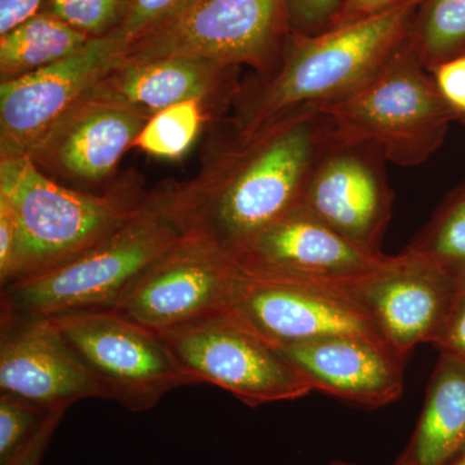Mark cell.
<instances>
[{
	"label": "cell",
	"instance_id": "2",
	"mask_svg": "<svg viewBox=\"0 0 465 465\" xmlns=\"http://www.w3.org/2000/svg\"><path fill=\"white\" fill-rule=\"evenodd\" d=\"M186 232L177 210L176 183H159L133 215L90 249L3 287L0 316L51 320L109 311Z\"/></svg>",
	"mask_w": 465,
	"mask_h": 465
},
{
	"label": "cell",
	"instance_id": "4",
	"mask_svg": "<svg viewBox=\"0 0 465 465\" xmlns=\"http://www.w3.org/2000/svg\"><path fill=\"white\" fill-rule=\"evenodd\" d=\"M148 193L137 173L94 194L67 188L27 155L0 158V203L9 208L18 231L11 283L90 249L133 215Z\"/></svg>",
	"mask_w": 465,
	"mask_h": 465
},
{
	"label": "cell",
	"instance_id": "3",
	"mask_svg": "<svg viewBox=\"0 0 465 465\" xmlns=\"http://www.w3.org/2000/svg\"><path fill=\"white\" fill-rule=\"evenodd\" d=\"M421 2L414 0L317 35L291 33L282 64L242 101L234 127L252 134L293 110L320 108L362 87L405 45Z\"/></svg>",
	"mask_w": 465,
	"mask_h": 465
},
{
	"label": "cell",
	"instance_id": "18",
	"mask_svg": "<svg viewBox=\"0 0 465 465\" xmlns=\"http://www.w3.org/2000/svg\"><path fill=\"white\" fill-rule=\"evenodd\" d=\"M237 67L188 57L121 61L84 97L149 116L191 100L219 108L232 94Z\"/></svg>",
	"mask_w": 465,
	"mask_h": 465
},
{
	"label": "cell",
	"instance_id": "7",
	"mask_svg": "<svg viewBox=\"0 0 465 465\" xmlns=\"http://www.w3.org/2000/svg\"><path fill=\"white\" fill-rule=\"evenodd\" d=\"M159 335L195 384L216 385L246 405L298 400L313 391L273 344L229 309Z\"/></svg>",
	"mask_w": 465,
	"mask_h": 465
},
{
	"label": "cell",
	"instance_id": "11",
	"mask_svg": "<svg viewBox=\"0 0 465 465\" xmlns=\"http://www.w3.org/2000/svg\"><path fill=\"white\" fill-rule=\"evenodd\" d=\"M459 289L457 277L406 252L339 287L365 312L387 347L405 361L416 345L434 341Z\"/></svg>",
	"mask_w": 465,
	"mask_h": 465
},
{
	"label": "cell",
	"instance_id": "12",
	"mask_svg": "<svg viewBox=\"0 0 465 465\" xmlns=\"http://www.w3.org/2000/svg\"><path fill=\"white\" fill-rule=\"evenodd\" d=\"M125 47L118 29L50 66L0 84V158L26 155L54 121L121 63Z\"/></svg>",
	"mask_w": 465,
	"mask_h": 465
},
{
	"label": "cell",
	"instance_id": "20",
	"mask_svg": "<svg viewBox=\"0 0 465 465\" xmlns=\"http://www.w3.org/2000/svg\"><path fill=\"white\" fill-rule=\"evenodd\" d=\"M91 39L64 21L39 12L0 35V81L5 84L50 66Z\"/></svg>",
	"mask_w": 465,
	"mask_h": 465
},
{
	"label": "cell",
	"instance_id": "34",
	"mask_svg": "<svg viewBox=\"0 0 465 465\" xmlns=\"http://www.w3.org/2000/svg\"><path fill=\"white\" fill-rule=\"evenodd\" d=\"M327 465H357V464L349 463V461L335 460V461H331V463H329Z\"/></svg>",
	"mask_w": 465,
	"mask_h": 465
},
{
	"label": "cell",
	"instance_id": "29",
	"mask_svg": "<svg viewBox=\"0 0 465 465\" xmlns=\"http://www.w3.org/2000/svg\"><path fill=\"white\" fill-rule=\"evenodd\" d=\"M432 344L440 351H448L465 362V282H460L445 323Z\"/></svg>",
	"mask_w": 465,
	"mask_h": 465
},
{
	"label": "cell",
	"instance_id": "30",
	"mask_svg": "<svg viewBox=\"0 0 465 465\" xmlns=\"http://www.w3.org/2000/svg\"><path fill=\"white\" fill-rule=\"evenodd\" d=\"M65 412L66 409H57L51 411L45 423L39 428L38 432L27 443L26 448L7 465H41L43 457H45V451L50 446L52 437L56 432Z\"/></svg>",
	"mask_w": 465,
	"mask_h": 465
},
{
	"label": "cell",
	"instance_id": "28",
	"mask_svg": "<svg viewBox=\"0 0 465 465\" xmlns=\"http://www.w3.org/2000/svg\"><path fill=\"white\" fill-rule=\"evenodd\" d=\"M185 2L186 0H131L124 24L119 27L127 39V45L173 14L174 9Z\"/></svg>",
	"mask_w": 465,
	"mask_h": 465
},
{
	"label": "cell",
	"instance_id": "25",
	"mask_svg": "<svg viewBox=\"0 0 465 465\" xmlns=\"http://www.w3.org/2000/svg\"><path fill=\"white\" fill-rule=\"evenodd\" d=\"M51 411L7 393H0V465L26 448Z\"/></svg>",
	"mask_w": 465,
	"mask_h": 465
},
{
	"label": "cell",
	"instance_id": "5",
	"mask_svg": "<svg viewBox=\"0 0 465 465\" xmlns=\"http://www.w3.org/2000/svg\"><path fill=\"white\" fill-rule=\"evenodd\" d=\"M318 109L331 142L367 146L403 167L427 161L457 118L407 39L362 87Z\"/></svg>",
	"mask_w": 465,
	"mask_h": 465
},
{
	"label": "cell",
	"instance_id": "27",
	"mask_svg": "<svg viewBox=\"0 0 465 465\" xmlns=\"http://www.w3.org/2000/svg\"><path fill=\"white\" fill-rule=\"evenodd\" d=\"M430 72L449 108L465 122V54L443 61Z\"/></svg>",
	"mask_w": 465,
	"mask_h": 465
},
{
	"label": "cell",
	"instance_id": "15",
	"mask_svg": "<svg viewBox=\"0 0 465 465\" xmlns=\"http://www.w3.org/2000/svg\"><path fill=\"white\" fill-rule=\"evenodd\" d=\"M0 393L45 411L105 400L87 366L51 320L0 316Z\"/></svg>",
	"mask_w": 465,
	"mask_h": 465
},
{
	"label": "cell",
	"instance_id": "19",
	"mask_svg": "<svg viewBox=\"0 0 465 465\" xmlns=\"http://www.w3.org/2000/svg\"><path fill=\"white\" fill-rule=\"evenodd\" d=\"M465 450V362L440 351L414 433L394 465H448Z\"/></svg>",
	"mask_w": 465,
	"mask_h": 465
},
{
	"label": "cell",
	"instance_id": "21",
	"mask_svg": "<svg viewBox=\"0 0 465 465\" xmlns=\"http://www.w3.org/2000/svg\"><path fill=\"white\" fill-rule=\"evenodd\" d=\"M407 45L428 70L465 47V0H423L410 27Z\"/></svg>",
	"mask_w": 465,
	"mask_h": 465
},
{
	"label": "cell",
	"instance_id": "13",
	"mask_svg": "<svg viewBox=\"0 0 465 465\" xmlns=\"http://www.w3.org/2000/svg\"><path fill=\"white\" fill-rule=\"evenodd\" d=\"M388 258L345 240L302 204L266 226L234 259L242 273L253 277L339 289Z\"/></svg>",
	"mask_w": 465,
	"mask_h": 465
},
{
	"label": "cell",
	"instance_id": "35",
	"mask_svg": "<svg viewBox=\"0 0 465 465\" xmlns=\"http://www.w3.org/2000/svg\"><path fill=\"white\" fill-rule=\"evenodd\" d=\"M460 282H465V278H463V280H460Z\"/></svg>",
	"mask_w": 465,
	"mask_h": 465
},
{
	"label": "cell",
	"instance_id": "10",
	"mask_svg": "<svg viewBox=\"0 0 465 465\" xmlns=\"http://www.w3.org/2000/svg\"><path fill=\"white\" fill-rule=\"evenodd\" d=\"M229 311L274 347L329 338L365 339L387 347L365 312L335 287L269 280L240 271Z\"/></svg>",
	"mask_w": 465,
	"mask_h": 465
},
{
	"label": "cell",
	"instance_id": "6",
	"mask_svg": "<svg viewBox=\"0 0 465 465\" xmlns=\"http://www.w3.org/2000/svg\"><path fill=\"white\" fill-rule=\"evenodd\" d=\"M286 30L287 0H186L128 43L122 61L188 57L262 70Z\"/></svg>",
	"mask_w": 465,
	"mask_h": 465
},
{
	"label": "cell",
	"instance_id": "31",
	"mask_svg": "<svg viewBox=\"0 0 465 465\" xmlns=\"http://www.w3.org/2000/svg\"><path fill=\"white\" fill-rule=\"evenodd\" d=\"M410 2H414V0H347L344 8L331 27L375 16V15L382 14V12L400 7V5H407Z\"/></svg>",
	"mask_w": 465,
	"mask_h": 465
},
{
	"label": "cell",
	"instance_id": "1",
	"mask_svg": "<svg viewBox=\"0 0 465 465\" xmlns=\"http://www.w3.org/2000/svg\"><path fill=\"white\" fill-rule=\"evenodd\" d=\"M327 143L318 106L293 110L252 134L211 130L200 170L176 183L183 224L235 258L266 226L302 206Z\"/></svg>",
	"mask_w": 465,
	"mask_h": 465
},
{
	"label": "cell",
	"instance_id": "9",
	"mask_svg": "<svg viewBox=\"0 0 465 465\" xmlns=\"http://www.w3.org/2000/svg\"><path fill=\"white\" fill-rule=\"evenodd\" d=\"M238 275L234 256L188 232L131 284L112 311L162 333L229 309Z\"/></svg>",
	"mask_w": 465,
	"mask_h": 465
},
{
	"label": "cell",
	"instance_id": "26",
	"mask_svg": "<svg viewBox=\"0 0 465 465\" xmlns=\"http://www.w3.org/2000/svg\"><path fill=\"white\" fill-rule=\"evenodd\" d=\"M347 0H287L291 33L317 35L329 30Z\"/></svg>",
	"mask_w": 465,
	"mask_h": 465
},
{
	"label": "cell",
	"instance_id": "24",
	"mask_svg": "<svg viewBox=\"0 0 465 465\" xmlns=\"http://www.w3.org/2000/svg\"><path fill=\"white\" fill-rule=\"evenodd\" d=\"M131 0H45L42 14L64 21L88 38H100L124 24Z\"/></svg>",
	"mask_w": 465,
	"mask_h": 465
},
{
	"label": "cell",
	"instance_id": "22",
	"mask_svg": "<svg viewBox=\"0 0 465 465\" xmlns=\"http://www.w3.org/2000/svg\"><path fill=\"white\" fill-rule=\"evenodd\" d=\"M216 109L206 101L191 100L162 110L143 125L134 148L152 157L183 158L197 142L202 130L213 124Z\"/></svg>",
	"mask_w": 465,
	"mask_h": 465
},
{
	"label": "cell",
	"instance_id": "8",
	"mask_svg": "<svg viewBox=\"0 0 465 465\" xmlns=\"http://www.w3.org/2000/svg\"><path fill=\"white\" fill-rule=\"evenodd\" d=\"M51 321L99 381L105 400L130 411H148L171 391L195 384L159 333L112 309Z\"/></svg>",
	"mask_w": 465,
	"mask_h": 465
},
{
	"label": "cell",
	"instance_id": "33",
	"mask_svg": "<svg viewBox=\"0 0 465 465\" xmlns=\"http://www.w3.org/2000/svg\"><path fill=\"white\" fill-rule=\"evenodd\" d=\"M448 465H465V450L460 455H458L454 460L450 461Z\"/></svg>",
	"mask_w": 465,
	"mask_h": 465
},
{
	"label": "cell",
	"instance_id": "23",
	"mask_svg": "<svg viewBox=\"0 0 465 465\" xmlns=\"http://www.w3.org/2000/svg\"><path fill=\"white\" fill-rule=\"evenodd\" d=\"M403 252L465 278V185L443 202L430 224Z\"/></svg>",
	"mask_w": 465,
	"mask_h": 465
},
{
	"label": "cell",
	"instance_id": "16",
	"mask_svg": "<svg viewBox=\"0 0 465 465\" xmlns=\"http://www.w3.org/2000/svg\"><path fill=\"white\" fill-rule=\"evenodd\" d=\"M149 116L82 97L27 152L54 180L94 186L109 182Z\"/></svg>",
	"mask_w": 465,
	"mask_h": 465
},
{
	"label": "cell",
	"instance_id": "32",
	"mask_svg": "<svg viewBox=\"0 0 465 465\" xmlns=\"http://www.w3.org/2000/svg\"><path fill=\"white\" fill-rule=\"evenodd\" d=\"M45 0H0V35L42 11Z\"/></svg>",
	"mask_w": 465,
	"mask_h": 465
},
{
	"label": "cell",
	"instance_id": "17",
	"mask_svg": "<svg viewBox=\"0 0 465 465\" xmlns=\"http://www.w3.org/2000/svg\"><path fill=\"white\" fill-rule=\"evenodd\" d=\"M312 390L365 409L394 402L403 393L406 361L385 345L358 338H329L275 347Z\"/></svg>",
	"mask_w": 465,
	"mask_h": 465
},
{
	"label": "cell",
	"instance_id": "14",
	"mask_svg": "<svg viewBox=\"0 0 465 465\" xmlns=\"http://www.w3.org/2000/svg\"><path fill=\"white\" fill-rule=\"evenodd\" d=\"M375 150L329 139L305 189L302 206L361 249L381 253L393 194Z\"/></svg>",
	"mask_w": 465,
	"mask_h": 465
}]
</instances>
